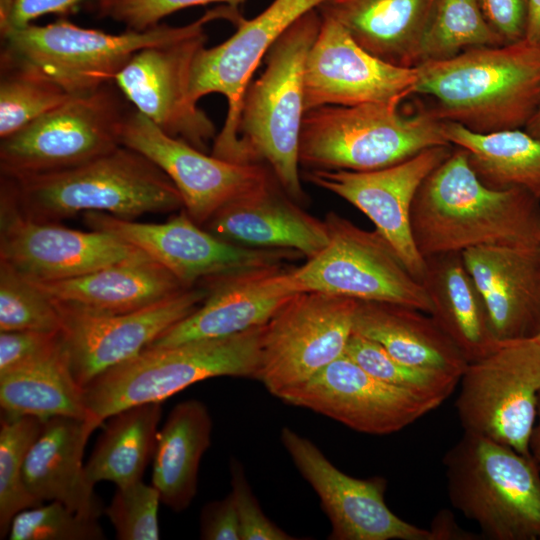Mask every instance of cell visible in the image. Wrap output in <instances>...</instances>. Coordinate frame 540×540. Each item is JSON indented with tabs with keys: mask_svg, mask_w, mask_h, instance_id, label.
Returning <instances> with one entry per match:
<instances>
[{
	"mask_svg": "<svg viewBox=\"0 0 540 540\" xmlns=\"http://www.w3.org/2000/svg\"><path fill=\"white\" fill-rule=\"evenodd\" d=\"M429 530L433 540H477L482 536L461 528L451 511L446 509L438 511Z\"/></svg>",
	"mask_w": 540,
	"mask_h": 540,
	"instance_id": "cell-48",
	"label": "cell"
},
{
	"mask_svg": "<svg viewBox=\"0 0 540 540\" xmlns=\"http://www.w3.org/2000/svg\"><path fill=\"white\" fill-rule=\"evenodd\" d=\"M281 442L294 465L318 495L331 524V540H433L429 529L405 521L385 502L387 481L360 479L333 465L308 438L289 427Z\"/></svg>",
	"mask_w": 540,
	"mask_h": 540,
	"instance_id": "cell-20",
	"label": "cell"
},
{
	"mask_svg": "<svg viewBox=\"0 0 540 540\" xmlns=\"http://www.w3.org/2000/svg\"><path fill=\"white\" fill-rule=\"evenodd\" d=\"M247 0H113L102 12L132 30H146L179 10L217 3L239 8Z\"/></svg>",
	"mask_w": 540,
	"mask_h": 540,
	"instance_id": "cell-43",
	"label": "cell"
},
{
	"mask_svg": "<svg viewBox=\"0 0 540 540\" xmlns=\"http://www.w3.org/2000/svg\"><path fill=\"white\" fill-rule=\"evenodd\" d=\"M456 410L464 431L530 456L540 393V342H501L461 375Z\"/></svg>",
	"mask_w": 540,
	"mask_h": 540,
	"instance_id": "cell-12",
	"label": "cell"
},
{
	"mask_svg": "<svg viewBox=\"0 0 540 540\" xmlns=\"http://www.w3.org/2000/svg\"><path fill=\"white\" fill-rule=\"evenodd\" d=\"M415 94L442 121L487 134L522 129L540 107V43L523 39L418 66Z\"/></svg>",
	"mask_w": 540,
	"mask_h": 540,
	"instance_id": "cell-2",
	"label": "cell"
},
{
	"mask_svg": "<svg viewBox=\"0 0 540 540\" xmlns=\"http://www.w3.org/2000/svg\"><path fill=\"white\" fill-rule=\"evenodd\" d=\"M416 67L385 62L361 47L338 22L322 24L306 59L305 112L323 106L400 103L415 94Z\"/></svg>",
	"mask_w": 540,
	"mask_h": 540,
	"instance_id": "cell-22",
	"label": "cell"
},
{
	"mask_svg": "<svg viewBox=\"0 0 540 540\" xmlns=\"http://www.w3.org/2000/svg\"><path fill=\"white\" fill-rule=\"evenodd\" d=\"M436 0H325L317 10L338 22L366 51L390 64H419Z\"/></svg>",
	"mask_w": 540,
	"mask_h": 540,
	"instance_id": "cell-27",
	"label": "cell"
},
{
	"mask_svg": "<svg viewBox=\"0 0 540 540\" xmlns=\"http://www.w3.org/2000/svg\"><path fill=\"white\" fill-rule=\"evenodd\" d=\"M345 354L374 377L411 392L438 407L459 384L460 376L404 363L380 344L352 333Z\"/></svg>",
	"mask_w": 540,
	"mask_h": 540,
	"instance_id": "cell-37",
	"label": "cell"
},
{
	"mask_svg": "<svg viewBox=\"0 0 540 540\" xmlns=\"http://www.w3.org/2000/svg\"><path fill=\"white\" fill-rule=\"evenodd\" d=\"M420 281L432 304L431 317L468 363L493 352L497 339L484 299L461 252L425 257Z\"/></svg>",
	"mask_w": 540,
	"mask_h": 540,
	"instance_id": "cell-29",
	"label": "cell"
},
{
	"mask_svg": "<svg viewBox=\"0 0 540 540\" xmlns=\"http://www.w3.org/2000/svg\"><path fill=\"white\" fill-rule=\"evenodd\" d=\"M133 108L114 81L72 96L0 140V175L62 171L114 150Z\"/></svg>",
	"mask_w": 540,
	"mask_h": 540,
	"instance_id": "cell-9",
	"label": "cell"
},
{
	"mask_svg": "<svg viewBox=\"0 0 540 540\" xmlns=\"http://www.w3.org/2000/svg\"><path fill=\"white\" fill-rule=\"evenodd\" d=\"M20 211L57 223L79 212H103L133 220L146 213L183 209L169 177L141 153L121 145L79 166L38 175L9 177Z\"/></svg>",
	"mask_w": 540,
	"mask_h": 540,
	"instance_id": "cell-4",
	"label": "cell"
},
{
	"mask_svg": "<svg viewBox=\"0 0 540 540\" xmlns=\"http://www.w3.org/2000/svg\"><path fill=\"white\" fill-rule=\"evenodd\" d=\"M353 333L377 342L396 359L461 377L468 362L430 314L389 302L358 301Z\"/></svg>",
	"mask_w": 540,
	"mask_h": 540,
	"instance_id": "cell-30",
	"label": "cell"
},
{
	"mask_svg": "<svg viewBox=\"0 0 540 540\" xmlns=\"http://www.w3.org/2000/svg\"><path fill=\"white\" fill-rule=\"evenodd\" d=\"M321 24L320 13L312 9L271 46L262 74L249 83L243 95L236 144L229 159L266 166L299 204L306 200L299 170V141L306 113L304 71Z\"/></svg>",
	"mask_w": 540,
	"mask_h": 540,
	"instance_id": "cell-3",
	"label": "cell"
},
{
	"mask_svg": "<svg viewBox=\"0 0 540 540\" xmlns=\"http://www.w3.org/2000/svg\"><path fill=\"white\" fill-rule=\"evenodd\" d=\"M198 23L199 18L181 26L160 23L119 34L84 28L64 18L30 24L0 34V62L34 71L78 96L113 81L137 51L181 38Z\"/></svg>",
	"mask_w": 540,
	"mask_h": 540,
	"instance_id": "cell-8",
	"label": "cell"
},
{
	"mask_svg": "<svg viewBox=\"0 0 540 540\" xmlns=\"http://www.w3.org/2000/svg\"><path fill=\"white\" fill-rule=\"evenodd\" d=\"M202 283L208 288L202 304L148 347L225 337L262 326L299 293L286 264L247 269Z\"/></svg>",
	"mask_w": 540,
	"mask_h": 540,
	"instance_id": "cell-23",
	"label": "cell"
},
{
	"mask_svg": "<svg viewBox=\"0 0 540 540\" xmlns=\"http://www.w3.org/2000/svg\"><path fill=\"white\" fill-rule=\"evenodd\" d=\"M122 145L152 161L173 182L183 209L203 226L222 206L275 179L261 164H243L208 155L164 133L135 108L124 126Z\"/></svg>",
	"mask_w": 540,
	"mask_h": 540,
	"instance_id": "cell-18",
	"label": "cell"
},
{
	"mask_svg": "<svg viewBox=\"0 0 540 540\" xmlns=\"http://www.w3.org/2000/svg\"><path fill=\"white\" fill-rule=\"evenodd\" d=\"M425 258L490 245L540 244V200L519 188L495 190L477 177L465 149L451 154L419 187L411 209Z\"/></svg>",
	"mask_w": 540,
	"mask_h": 540,
	"instance_id": "cell-1",
	"label": "cell"
},
{
	"mask_svg": "<svg viewBox=\"0 0 540 540\" xmlns=\"http://www.w3.org/2000/svg\"><path fill=\"white\" fill-rule=\"evenodd\" d=\"M447 141L465 149L471 168L487 187L519 188L540 200V140L522 129L475 133L444 121Z\"/></svg>",
	"mask_w": 540,
	"mask_h": 540,
	"instance_id": "cell-32",
	"label": "cell"
},
{
	"mask_svg": "<svg viewBox=\"0 0 540 540\" xmlns=\"http://www.w3.org/2000/svg\"><path fill=\"white\" fill-rule=\"evenodd\" d=\"M525 38L540 43V0H529V17Z\"/></svg>",
	"mask_w": 540,
	"mask_h": 540,
	"instance_id": "cell-49",
	"label": "cell"
},
{
	"mask_svg": "<svg viewBox=\"0 0 540 540\" xmlns=\"http://www.w3.org/2000/svg\"><path fill=\"white\" fill-rule=\"evenodd\" d=\"M102 424L95 418L69 416L43 421L23 470L34 498L41 503L58 501L84 517L99 519L103 504L87 477L83 456L90 435Z\"/></svg>",
	"mask_w": 540,
	"mask_h": 540,
	"instance_id": "cell-26",
	"label": "cell"
},
{
	"mask_svg": "<svg viewBox=\"0 0 540 540\" xmlns=\"http://www.w3.org/2000/svg\"><path fill=\"white\" fill-rule=\"evenodd\" d=\"M71 97L47 77L0 62V139L14 134Z\"/></svg>",
	"mask_w": 540,
	"mask_h": 540,
	"instance_id": "cell-38",
	"label": "cell"
},
{
	"mask_svg": "<svg viewBox=\"0 0 540 540\" xmlns=\"http://www.w3.org/2000/svg\"><path fill=\"white\" fill-rule=\"evenodd\" d=\"M60 331H1L0 375L43 360L59 351L63 347Z\"/></svg>",
	"mask_w": 540,
	"mask_h": 540,
	"instance_id": "cell-44",
	"label": "cell"
},
{
	"mask_svg": "<svg viewBox=\"0 0 540 540\" xmlns=\"http://www.w3.org/2000/svg\"><path fill=\"white\" fill-rule=\"evenodd\" d=\"M400 103L323 106L305 113L299 163L307 170L372 171L431 147L451 145L430 107L405 114Z\"/></svg>",
	"mask_w": 540,
	"mask_h": 540,
	"instance_id": "cell-5",
	"label": "cell"
},
{
	"mask_svg": "<svg viewBox=\"0 0 540 540\" xmlns=\"http://www.w3.org/2000/svg\"><path fill=\"white\" fill-rule=\"evenodd\" d=\"M91 1L103 11L113 0H0V34L33 24L44 15L75 13L83 3Z\"/></svg>",
	"mask_w": 540,
	"mask_h": 540,
	"instance_id": "cell-45",
	"label": "cell"
},
{
	"mask_svg": "<svg viewBox=\"0 0 540 540\" xmlns=\"http://www.w3.org/2000/svg\"><path fill=\"white\" fill-rule=\"evenodd\" d=\"M534 339H535L536 341L540 342V334H539L536 338H534Z\"/></svg>",
	"mask_w": 540,
	"mask_h": 540,
	"instance_id": "cell-52",
	"label": "cell"
},
{
	"mask_svg": "<svg viewBox=\"0 0 540 540\" xmlns=\"http://www.w3.org/2000/svg\"><path fill=\"white\" fill-rule=\"evenodd\" d=\"M529 452L540 471V393L538 396L537 418L529 442Z\"/></svg>",
	"mask_w": 540,
	"mask_h": 540,
	"instance_id": "cell-50",
	"label": "cell"
},
{
	"mask_svg": "<svg viewBox=\"0 0 540 540\" xmlns=\"http://www.w3.org/2000/svg\"><path fill=\"white\" fill-rule=\"evenodd\" d=\"M324 221L327 245L301 266L291 267L298 292L396 303L431 313L423 285L378 230H365L334 211Z\"/></svg>",
	"mask_w": 540,
	"mask_h": 540,
	"instance_id": "cell-11",
	"label": "cell"
},
{
	"mask_svg": "<svg viewBox=\"0 0 540 540\" xmlns=\"http://www.w3.org/2000/svg\"><path fill=\"white\" fill-rule=\"evenodd\" d=\"M32 283L56 301L108 314L136 311L188 288L148 255L70 279Z\"/></svg>",
	"mask_w": 540,
	"mask_h": 540,
	"instance_id": "cell-28",
	"label": "cell"
},
{
	"mask_svg": "<svg viewBox=\"0 0 540 540\" xmlns=\"http://www.w3.org/2000/svg\"><path fill=\"white\" fill-rule=\"evenodd\" d=\"M448 498L490 540H540V471L531 456L464 431L443 457Z\"/></svg>",
	"mask_w": 540,
	"mask_h": 540,
	"instance_id": "cell-7",
	"label": "cell"
},
{
	"mask_svg": "<svg viewBox=\"0 0 540 540\" xmlns=\"http://www.w3.org/2000/svg\"><path fill=\"white\" fill-rule=\"evenodd\" d=\"M90 230L111 233L139 248L190 288L205 280L247 269L286 264L300 253L288 249H256L224 241L195 223L184 209L164 223H139L89 211Z\"/></svg>",
	"mask_w": 540,
	"mask_h": 540,
	"instance_id": "cell-15",
	"label": "cell"
},
{
	"mask_svg": "<svg viewBox=\"0 0 540 540\" xmlns=\"http://www.w3.org/2000/svg\"><path fill=\"white\" fill-rule=\"evenodd\" d=\"M524 130L534 138L540 140V107L526 124Z\"/></svg>",
	"mask_w": 540,
	"mask_h": 540,
	"instance_id": "cell-51",
	"label": "cell"
},
{
	"mask_svg": "<svg viewBox=\"0 0 540 540\" xmlns=\"http://www.w3.org/2000/svg\"><path fill=\"white\" fill-rule=\"evenodd\" d=\"M264 325L225 337L147 347L88 383L83 388L86 407L104 422L128 407L161 403L208 378L257 379Z\"/></svg>",
	"mask_w": 540,
	"mask_h": 540,
	"instance_id": "cell-6",
	"label": "cell"
},
{
	"mask_svg": "<svg viewBox=\"0 0 540 540\" xmlns=\"http://www.w3.org/2000/svg\"><path fill=\"white\" fill-rule=\"evenodd\" d=\"M0 405L8 416L94 418L86 407L83 387L71 373L64 347L43 360L1 374Z\"/></svg>",
	"mask_w": 540,
	"mask_h": 540,
	"instance_id": "cell-33",
	"label": "cell"
},
{
	"mask_svg": "<svg viewBox=\"0 0 540 540\" xmlns=\"http://www.w3.org/2000/svg\"><path fill=\"white\" fill-rule=\"evenodd\" d=\"M202 227L235 245L294 250L307 259L328 243L325 221L304 211L276 179L222 206Z\"/></svg>",
	"mask_w": 540,
	"mask_h": 540,
	"instance_id": "cell-25",
	"label": "cell"
},
{
	"mask_svg": "<svg viewBox=\"0 0 540 540\" xmlns=\"http://www.w3.org/2000/svg\"><path fill=\"white\" fill-rule=\"evenodd\" d=\"M211 433L209 411L197 399L175 405L157 433L152 485L161 502L175 512L187 509L197 494L200 461Z\"/></svg>",
	"mask_w": 540,
	"mask_h": 540,
	"instance_id": "cell-31",
	"label": "cell"
},
{
	"mask_svg": "<svg viewBox=\"0 0 540 540\" xmlns=\"http://www.w3.org/2000/svg\"><path fill=\"white\" fill-rule=\"evenodd\" d=\"M231 487L238 514L241 540H292L290 534L275 525L263 513L246 478L241 463L230 461Z\"/></svg>",
	"mask_w": 540,
	"mask_h": 540,
	"instance_id": "cell-42",
	"label": "cell"
},
{
	"mask_svg": "<svg viewBox=\"0 0 540 540\" xmlns=\"http://www.w3.org/2000/svg\"><path fill=\"white\" fill-rule=\"evenodd\" d=\"M59 332L54 301L5 262L0 261V332Z\"/></svg>",
	"mask_w": 540,
	"mask_h": 540,
	"instance_id": "cell-39",
	"label": "cell"
},
{
	"mask_svg": "<svg viewBox=\"0 0 540 540\" xmlns=\"http://www.w3.org/2000/svg\"><path fill=\"white\" fill-rule=\"evenodd\" d=\"M490 27L505 44L525 39L529 17V0H478Z\"/></svg>",
	"mask_w": 540,
	"mask_h": 540,
	"instance_id": "cell-46",
	"label": "cell"
},
{
	"mask_svg": "<svg viewBox=\"0 0 540 540\" xmlns=\"http://www.w3.org/2000/svg\"><path fill=\"white\" fill-rule=\"evenodd\" d=\"M145 254L104 231H79L26 217L0 180V261L32 282L78 277Z\"/></svg>",
	"mask_w": 540,
	"mask_h": 540,
	"instance_id": "cell-16",
	"label": "cell"
},
{
	"mask_svg": "<svg viewBox=\"0 0 540 540\" xmlns=\"http://www.w3.org/2000/svg\"><path fill=\"white\" fill-rule=\"evenodd\" d=\"M278 398L371 435L399 432L438 408L428 400L374 377L345 353Z\"/></svg>",
	"mask_w": 540,
	"mask_h": 540,
	"instance_id": "cell-21",
	"label": "cell"
},
{
	"mask_svg": "<svg viewBox=\"0 0 540 540\" xmlns=\"http://www.w3.org/2000/svg\"><path fill=\"white\" fill-rule=\"evenodd\" d=\"M503 44L486 21L478 0H436L421 43L419 64L450 59L472 48Z\"/></svg>",
	"mask_w": 540,
	"mask_h": 540,
	"instance_id": "cell-35",
	"label": "cell"
},
{
	"mask_svg": "<svg viewBox=\"0 0 540 540\" xmlns=\"http://www.w3.org/2000/svg\"><path fill=\"white\" fill-rule=\"evenodd\" d=\"M242 18L239 8L218 5L201 15L187 35L137 51L113 81L130 104L164 133L207 152L216 127L190 97L193 62L206 46L208 24L226 20L236 26Z\"/></svg>",
	"mask_w": 540,
	"mask_h": 540,
	"instance_id": "cell-10",
	"label": "cell"
},
{
	"mask_svg": "<svg viewBox=\"0 0 540 540\" xmlns=\"http://www.w3.org/2000/svg\"><path fill=\"white\" fill-rule=\"evenodd\" d=\"M325 0H273L251 19L242 18L235 32L222 43L203 47L190 76V97L217 93L227 101V115L216 135L211 154L229 160L236 144L243 95L261 60L277 39L302 15Z\"/></svg>",
	"mask_w": 540,
	"mask_h": 540,
	"instance_id": "cell-17",
	"label": "cell"
},
{
	"mask_svg": "<svg viewBox=\"0 0 540 540\" xmlns=\"http://www.w3.org/2000/svg\"><path fill=\"white\" fill-rule=\"evenodd\" d=\"M452 150L453 145L435 146L378 170H307L304 177L364 213L420 282L426 263L413 239L412 204L423 181Z\"/></svg>",
	"mask_w": 540,
	"mask_h": 540,
	"instance_id": "cell-19",
	"label": "cell"
},
{
	"mask_svg": "<svg viewBox=\"0 0 540 540\" xmlns=\"http://www.w3.org/2000/svg\"><path fill=\"white\" fill-rule=\"evenodd\" d=\"M10 540H102L98 519L84 517L63 503L51 501L20 511L9 530Z\"/></svg>",
	"mask_w": 540,
	"mask_h": 540,
	"instance_id": "cell-40",
	"label": "cell"
},
{
	"mask_svg": "<svg viewBox=\"0 0 540 540\" xmlns=\"http://www.w3.org/2000/svg\"><path fill=\"white\" fill-rule=\"evenodd\" d=\"M358 300L299 292L264 325L257 379L276 397L345 353Z\"/></svg>",
	"mask_w": 540,
	"mask_h": 540,
	"instance_id": "cell-13",
	"label": "cell"
},
{
	"mask_svg": "<svg viewBox=\"0 0 540 540\" xmlns=\"http://www.w3.org/2000/svg\"><path fill=\"white\" fill-rule=\"evenodd\" d=\"M160 495L142 480L117 487L113 499L104 509L119 540L159 539L158 507Z\"/></svg>",
	"mask_w": 540,
	"mask_h": 540,
	"instance_id": "cell-41",
	"label": "cell"
},
{
	"mask_svg": "<svg viewBox=\"0 0 540 540\" xmlns=\"http://www.w3.org/2000/svg\"><path fill=\"white\" fill-rule=\"evenodd\" d=\"M200 534L205 540H241L238 514L231 493L202 508Z\"/></svg>",
	"mask_w": 540,
	"mask_h": 540,
	"instance_id": "cell-47",
	"label": "cell"
},
{
	"mask_svg": "<svg viewBox=\"0 0 540 540\" xmlns=\"http://www.w3.org/2000/svg\"><path fill=\"white\" fill-rule=\"evenodd\" d=\"M500 342L540 334V244L490 245L462 252Z\"/></svg>",
	"mask_w": 540,
	"mask_h": 540,
	"instance_id": "cell-24",
	"label": "cell"
},
{
	"mask_svg": "<svg viewBox=\"0 0 540 540\" xmlns=\"http://www.w3.org/2000/svg\"><path fill=\"white\" fill-rule=\"evenodd\" d=\"M43 421L38 417L2 414L0 425V538L9 534L13 518L22 510L42 504L28 491L23 470L26 457Z\"/></svg>",
	"mask_w": 540,
	"mask_h": 540,
	"instance_id": "cell-36",
	"label": "cell"
},
{
	"mask_svg": "<svg viewBox=\"0 0 540 540\" xmlns=\"http://www.w3.org/2000/svg\"><path fill=\"white\" fill-rule=\"evenodd\" d=\"M208 288L200 283L148 307L118 314L98 313L52 299L71 373L85 387L93 379L150 346L194 312Z\"/></svg>",
	"mask_w": 540,
	"mask_h": 540,
	"instance_id": "cell-14",
	"label": "cell"
},
{
	"mask_svg": "<svg viewBox=\"0 0 540 540\" xmlns=\"http://www.w3.org/2000/svg\"><path fill=\"white\" fill-rule=\"evenodd\" d=\"M161 403H145L123 409L111 417L91 453L85 471L96 484L113 482L123 487L142 480L154 456Z\"/></svg>",
	"mask_w": 540,
	"mask_h": 540,
	"instance_id": "cell-34",
	"label": "cell"
}]
</instances>
